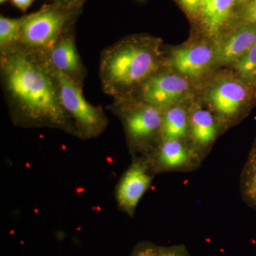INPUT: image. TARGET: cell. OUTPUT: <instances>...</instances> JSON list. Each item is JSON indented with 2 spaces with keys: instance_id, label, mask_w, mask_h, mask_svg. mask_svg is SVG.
<instances>
[{
  "instance_id": "21",
  "label": "cell",
  "mask_w": 256,
  "mask_h": 256,
  "mask_svg": "<svg viewBox=\"0 0 256 256\" xmlns=\"http://www.w3.org/2000/svg\"><path fill=\"white\" fill-rule=\"evenodd\" d=\"M162 252L151 247H146L136 252L133 256H161Z\"/></svg>"
},
{
  "instance_id": "19",
  "label": "cell",
  "mask_w": 256,
  "mask_h": 256,
  "mask_svg": "<svg viewBox=\"0 0 256 256\" xmlns=\"http://www.w3.org/2000/svg\"><path fill=\"white\" fill-rule=\"evenodd\" d=\"M180 1L184 8L192 14H194L201 10L202 0H180Z\"/></svg>"
},
{
  "instance_id": "9",
  "label": "cell",
  "mask_w": 256,
  "mask_h": 256,
  "mask_svg": "<svg viewBox=\"0 0 256 256\" xmlns=\"http://www.w3.org/2000/svg\"><path fill=\"white\" fill-rule=\"evenodd\" d=\"M150 183V176L142 164L132 165L124 174L118 188L120 205L128 212H132Z\"/></svg>"
},
{
  "instance_id": "4",
  "label": "cell",
  "mask_w": 256,
  "mask_h": 256,
  "mask_svg": "<svg viewBox=\"0 0 256 256\" xmlns=\"http://www.w3.org/2000/svg\"><path fill=\"white\" fill-rule=\"evenodd\" d=\"M53 70L58 84L60 104L69 119L74 120L82 136L94 137L100 134L107 124L102 109L86 100L80 86L54 69Z\"/></svg>"
},
{
  "instance_id": "10",
  "label": "cell",
  "mask_w": 256,
  "mask_h": 256,
  "mask_svg": "<svg viewBox=\"0 0 256 256\" xmlns=\"http://www.w3.org/2000/svg\"><path fill=\"white\" fill-rule=\"evenodd\" d=\"M246 96V89L242 82L227 80L218 82L212 88L210 100L220 116L230 117L238 112Z\"/></svg>"
},
{
  "instance_id": "20",
  "label": "cell",
  "mask_w": 256,
  "mask_h": 256,
  "mask_svg": "<svg viewBox=\"0 0 256 256\" xmlns=\"http://www.w3.org/2000/svg\"><path fill=\"white\" fill-rule=\"evenodd\" d=\"M246 18L250 23L256 24V0H250L246 9Z\"/></svg>"
},
{
  "instance_id": "24",
  "label": "cell",
  "mask_w": 256,
  "mask_h": 256,
  "mask_svg": "<svg viewBox=\"0 0 256 256\" xmlns=\"http://www.w3.org/2000/svg\"><path fill=\"white\" fill-rule=\"evenodd\" d=\"M6 0H0V2H1V4H2V3H4V2H6Z\"/></svg>"
},
{
  "instance_id": "14",
  "label": "cell",
  "mask_w": 256,
  "mask_h": 256,
  "mask_svg": "<svg viewBox=\"0 0 256 256\" xmlns=\"http://www.w3.org/2000/svg\"><path fill=\"white\" fill-rule=\"evenodd\" d=\"M188 116L182 108H171L163 116V134L166 140H180L188 130Z\"/></svg>"
},
{
  "instance_id": "6",
  "label": "cell",
  "mask_w": 256,
  "mask_h": 256,
  "mask_svg": "<svg viewBox=\"0 0 256 256\" xmlns=\"http://www.w3.org/2000/svg\"><path fill=\"white\" fill-rule=\"evenodd\" d=\"M42 56L54 70L82 87L86 72L72 32L62 37L48 53Z\"/></svg>"
},
{
  "instance_id": "17",
  "label": "cell",
  "mask_w": 256,
  "mask_h": 256,
  "mask_svg": "<svg viewBox=\"0 0 256 256\" xmlns=\"http://www.w3.org/2000/svg\"><path fill=\"white\" fill-rule=\"evenodd\" d=\"M240 76L246 80L256 79V42L248 52L236 63Z\"/></svg>"
},
{
  "instance_id": "5",
  "label": "cell",
  "mask_w": 256,
  "mask_h": 256,
  "mask_svg": "<svg viewBox=\"0 0 256 256\" xmlns=\"http://www.w3.org/2000/svg\"><path fill=\"white\" fill-rule=\"evenodd\" d=\"M140 88L144 102L161 108L172 105L186 95L190 84L180 76L156 74Z\"/></svg>"
},
{
  "instance_id": "16",
  "label": "cell",
  "mask_w": 256,
  "mask_h": 256,
  "mask_svg": "<svg viewBox=\"0 0 256 256\" xmlns=\"http://www.w3.org/2000/svg\"><path fill=\"white\" fill-rule=\"evenodd\" d=\"M22 18H0V50L18 46L21 40Z\"/></svg>"
},
{
  "instance_id": "22",
  "label": "cell",
  "mask_w": 256,
  "mask_h": 256,
  "mask_svg": "<svg viewBox=\"0 0 256 256\" xmlns=\"http://www.w3.org/2000/svg\"><path fill=\"white\" fill-rule=\"evenodd\" d=\"M12 2L18 9L26 11L31 6L34 0H12Z\"/></svg>"
},
{
  "instance_id": "3",
  "label": "cell",
  "mask_w": 256,
  "mask_h": 256,
  "mask_svg": "<svg viewBox=\"0 0 256 256\" xmlns=\"http://www.w3.org/2000/svg\"><path fill=\"white\" fill-rule=\"evenodd\" d=\"M70 16L63 8L48 6L22 18L20 45L30 52L45 55L69 33Z\"/></svg>"
},
{
  "instance_id": "2",
  "label": "cell",
  "mask_w": 256,
  "mask_h": 256,
  "mask_svg": "<svg viewBox=\"0 0 256 256\" xmlns=\"http://www.w3.org/2000/svg\"><path fill=\"white\" fill-rule=\"evenodd\" d=\"M159 67L158 44L152 38H131L108 47L101 54L100 79L102 90L120 100L140 87Z\"/></svg>"
},
{
  "instance_id": "11",
  "label": "cell",
  "mask_w": 256,
  "mask_h": 256,
  "mask_svg": "<svg viewBox=\"0 0 256 256\" xmlns=\"http://www.w3.org/2000/svg\"><path fill=\"white\" fill-rule=\"evenodd\" d=\"M256 42V28L247 26L234 32L216 50V60L222 64L236 63Z\"/></svg>"
},
{
  "instance_id": "23",
  "label": "cell",
  "mask_w": 256,
  "mask_h": 256,
  "mask_svg": "<svg viewBox=\"0 0 256 256\" xmlns=\"http://www.w3.org/2000/svg\"><path fill=\"white\" fill-rule=\"evenodd\" d=\"M161 256H182L180 252L174 250H162Z\"/></svg>"
},
{
  "instance_id": "15",
  "label": "cell",
  "mask_w": 256,
  "mask_h": 256,
  "mask_svg": "<svg viewBox=\"0 0 256 256\" xmlns=\"http://www.w3.org/2000/svg\"><path fill=\"white\" fill-rule=\"evenodd\" d=\"M188 158L186 148L178 140H166L160 149V162L166 168H180L186 164Z\"/></svg>"
},
{
  "instance_id": "7",
  "label": "cell",
  "mask_w": 256,
  "mask_h": 256,
  "mask_svg": "<svg viewBox=\"0 0 256 256\" xmlns=\"http://www.w3.org/2000/svg\"><path fill=\"white\" fill-rule=\"evenodd\" d=\"M214 60L216 50L205 44L182 47L172 52L171 62L180 73L198 77L208 70Z\"/></svg>"
},
{
  "instance_id": "18",
  "label": "cell",
  "mask_w": 256,
  "mask_h": 256,
  "mask_svg": "<svg viewBox=\"0 0 256 256\" xmlns=\"http://www.w3.org/2000/svg\"><path fill=\"white\" fill-rule=\"evenodd\" d=\"M245 192L256 205V160L249 166L245 182Z\"/></svg>"
},
{
  "instance_id": "1",
  "label": "cell",
  "mask_w": 256,
  "mask_h": 256,
  "mask_svg": "<svg viewBox=\"0 0 256 256\" xmlns=\"http://www.w3.org/2000/svg\"><path fill=\"white\" fill-rule=\"evenodd\" d=\"M0 52L2 82L10 106L28 120L70 129L53 68L44 57L20 45Z\"/></svg>"
},
{
  "instance_id": "12",
  "label": "cell",
  "mask_w": 256,
  "mask_h": 256,
  "mask_svg": "<svg viewBox=\"0 0 256 256\" xmlns=\"http://www.w3.org/2000/svg\"><path fill=\"white\" fill-rule=\"evenodd\" d=\"M238 0H202V15L208 31H220L232 14Z\"/></svg>"
},
{
  "instance_id": "8",
  "label": "cell",
  "mask_w": 256,
  "mask_h": 256,
  "mask_svg": "<svg viewBox=\"0 0 256 256\" xmlns=\"http://www.w3.org/2000/svg\"><path fill=\"white\" fill-rule=\"evenodd\" d=\"M160 108L144 104L126 112L124 122L129 136L136 140H146L152 137L162 126Z\"/></svg>"
},
{
  "instance_id": "13",
  "label": "cell",
  "mask_w": 256,
  "mask_h": 256,
  "mask_svg": "<svg viewBox=\"0 0 256 256\" xmlns=\"http://www.w3.org/2000/svg\"><path fill=\"white\" fill-rule=\"evenodd\" d=\"M191 124L194 139L198 144L206 146L214 139L216 128L210 111L196 109L192 114Z\"/></svg>"
}]
</instances>
